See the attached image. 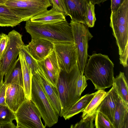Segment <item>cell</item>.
<instances>
[{
	"label": "cell",
	"mask_w": 128,
	"mask_h": 128,
	"mask_svg": "<svg viewBox=\"0 0 128 128\" xmlns=\"http://www.w3.org/2000/svg\"><path fill=\"white\" fill-rule=\"evenodd\" d=\"M60 67L61 70L70 72L77 63V48L74 42L54 44Z\"/></svg>",
	"instance_id": "9c48e42d"
},
{
	"label": "cell",
	"mask_w": 128,
	"mask_h": 128,
	"mask_svg": "<svg viewBox=\"0 0 128 128\" xmlns=\"http://www.w3.org/2000/svg\"><path fill=\"white\" fill-rule=\"evenodd\" d=\"M1 64L0 61V83L3 81V78L4 76V74L2 72L0 69Z\"/></svg>",
	"instance_id": "d590c367"
},
{
	"label": "cell",
	"mask_w": 128,
	"mask_h": 128,
	"mask_svg": "<svg viewBox=\"0 0 128 128\" xmlns=\"http://www.w3.org/2000/svg\"><path fill=\"white\" fill-rule=\"evenodd\" d=\"M66 12L73 21L86 25L88 0H62Z\"/></svg>",
	"instance_id": "30bf717a"
},
{
	"label": "cell",
	"mask_w": 128,
	"mask_h": 128,
	"mask_svg": "<svg viewBox=\"0 0 128 128\" xmlns=\"http://www.w3.org/2000/svg\"><path fill=\"white\" fill-rule=\"evenodd\" d=\"M81 74L78 63L69 72L61 70L56 85L61 106V117L80 98L76 84Z\"/></svg>",
	"instance_id": "3957f363"
},
{
	"label": "cell",
	"mask_w": 128,
	"mask_h": 128,
	"mask_svg": "<svg viewBox=\"0 0 128 128\" xmlns=\"http://www.w3.org/2000/svg\"><path fill=\"white\" fill-rule=\"evenodd\" d=\"M25 28L32 38L43 39L54 44L74 42L72 28L66 20L40 23L26 21Z\"/></svg>",
	"instance_id": "7a4b0ae2"
},
{
	"label": "cell",
	"mask_w": 128,
	"mask_h": 128,
	"mask_svg": "<svg viewBox=\"0 0 128 128\" xmlns=\"http://www.w3.org/2000/svg\"><path fill=\"white\" fill-rule=\"evenodd\" d=\"M96 112L84 118H82L80 121L74 125L72 124L71 128H94L93 122L95 120Z\"/></svg>",
	"instance_id": "4316f807"
},
{
	"label": "cell",
	"mask_w": 128,
	"mask_h": 128,
	"mask_svg": "<svg viewBox=\"0 0 128 128\" xmlns=\"http://www.w3.org/2000/svg\"><path fill=\"white\" fill-rule=\"evenodd\" d=\"M94 126L96 128H115L108 118L101 112L96 110Z\"/></svg>",
	"instance_id": "cb8c5ba5"
},
{
	"label": "cell",
	"mask_w": 128,
	"mask_h": 128,
	"mask_svg": "<svg viewBox=\"0 0 128 128\" xmlns=\"http://www.w3.org/2000/svg\"><path fill=\"white\" fill-rule=\"evenodd\" d=\"M114 66L108 56L94 53L89 56L84 73L92 82L95 90H104L112 86Z\"/></svg>",
	"instance_id": "6da1fadb"
},
{
	"label": "cell",
	"mask_w": 128,
	"mask_h": 128,
	"mask_svg": "<svg viewBox=\"0 0 128 128\" xmlns=\"http://www.w3.org/2000/svg\"><path fill=\"white\" fill-rule=\"evenodd\" d=\"M107 92L103 90H98L97 92L82 112V118L96 112L97 109L106 95Z\"/></svg>",
	"instance_id": "603a6c76"
},
{
	"label": "cell",
	"mask_w": 128,
	"mask_h": 128,
	"mask_svg": "<svg viewBox=\"0 0 128 128\" xmlns=\"http://www.w3.org/2000/svg\"><path fill=\"white\" fill-rule=\"evenodd\" d=\"M31 100L40 112L46 127H50L58 122L59 116L35 74L32 78Z\"/></svg>",
	"instance_id": "277c9868"
},
{
	"label": "cell",
	"mask_w": 128,
	"mask_h": 128,
	"mask_svg": "<svg viewBox=\"0 0 128 128\" xmlns=\"http://www.w3.org/2000/svg\"><path fill=\"white\" fill-rule=\"evenodd\" d=\"M16 126L12 122L0 124V128H16Z\"/></svg>",
	"instance_id": "836d02e7"
},
{
	"label": "cell",
	"mask_w": 128,
	"mask_h": 128,
	"mask_svg": "<svg viewBox=\"0 0 128 128\" xmlns=\"http://www.w3.org/2000/svg\"><path fill=\"white\" fill-rule=\"evenodd\" d=\"M18 55L21 66L25 98L31 100L33 75L26 62L24 53L20 50Z\"/></svg>",
	"instance_id": "2e32d148"
},
{
	"label": "cell",
	"mask_w": 128,
	"mask_h": 128,
	"mask_svg": "<svg viewBox=\"0 0 128 128\" xmlns=\"http://www.w3.org/2000/svg\"><path fill=\"white\" fill-rule=\"evenodd\" d=\"M38 64L39 68L34 74L38 78L52 105L60 116L61 106L57 88L52 84L38 62Z\"/></svg>",
	"instance_id": "8fae6325"
},
{
	"label": "cell",
	"mask_w": 128,
	"mask_h": 128,
	"mask_svg": "<svg viewBox=\"0 0 128 128\" xmlns=\"http://www.w3.org/2000/svg\"><path fill=\"white\" fill-rule=\"evenodd\" d=\"M23 88L17 84H9L6 86L5 102L7 106L15 113L26 99Z\"/></svg>",
	"instance_id": "5bb4252c"
},
{
	"label": "cell",
	"mask_w": 128,
	"mask_h": 128,
	"mask_svg": "<svg viewBox=\"0 0 128 128\" xmlns=\"http://www.w3.org/2000/svg\"><path fill=\"white\" fill-rule=\"evenodd\" d=\"M8 40V35L3 33L1 34L0 38V61L6 49Z\"/></svg>",
	"instance_id": "f546056e"
},
{
	"label": "cell",
	"mask_w": 128,
	"mask_h": 128,
	"mask_svg": "<svg viewBox=\"0 0 128 128\" xmlns=\"http://www.w3.org/2000/svg\"><path fill=\"white\" fill-rule=\"evenodd\" d=\"M113 125L115 128H128V106L119 96L116 105Z\"/></svg>",
	"instance_id": "9a60e30c"
},
{
	"label": "cell",
	"mask_w": 128,
	"mask_h": 128,
	"mask_svg": "<svg viewBox=\"0 0 128 128\" xmlns=\"http://www.w3.org/2000/svg\"><path fill=\"white\" fill-rule=\"evenodd\" d=\"M70 24L72 28L74 43L77 48L78 67L81 74H83L88 56V42L93 36L86 25L72 20Z\"/></svg>",
	"instance_id": "8992f818"
},
{
	"label": "cell",
	"mask_w": 128,
	"mask_h": 128,
	"mask_svg": "<svg viewBox=\"0 0 128 128\" xmlns=\"http://www.w3.org/2000/svg\"><path fill=\"white\" fill-rule=\"evenodd\" d=\"M30 20L32 22L40 23L55 22L66 20L65 15L63 13L52 8L36 15Z\"/></svg>",
	"instance_id": "e0dca14e"
},
{
	"label": "cell",
	"mask_w": 128,
	"mask_h": 128,
	"mask_svg": "<svg viewBox=\"0 0 128 128\" xmlns=\"http://www.w3.org/2000/svg\"><path fill=\"white\" fill-rule=\"evenodd\" d=\"M6 86V84L3 81L0 83V105L7 106L5 102Z\"/></svg>",
	"instance_id": "1f68e13d"
},
{
	"label": "cell",
	"mask_w": 128,
	"mask_h": 128,
	"mask_svg": "<svg viewBox=\"0 0 128 128\" xmlns=\"http://www.w3.org/2000/svg\"><path fill=\"white\" fill-rule=\"evenodd\" d=\"M16 128H45L40 114L30 100L26 99L14 113Z\"/></svg>",
	"instance_id": "52a82bcc"
},
{
	"label": "cell",
	"mask_w": 128,
	"mask_h": 128,
	"mask_svg": "<svg viewBox=\"0 0 128 128\" xmlns=\"http://www.w3.org/2000/svg\"><path fill=\"white\" fill-rule=\"evenodd\" d=\"M24 53L25 59L33 75L39 68L38 61L30 54L27 50L26 45H24L20 48Z\"/></svg>",
	"instance_id": "484cf974"
},
{
	"label": "cell",
	"mask_w": 128,
	"mask_h": 128,
	"mask_svg": "<svg viewBox=\"0 0 128 128\" xmlns=\"http://www.w3.org/2000/svg\"><path fill=\"white\" fill-rule=\"evenodd\" d=\"M16 119L14 113L7 106L0 105V124L12 122Z\"/></svg>",
	"instance_id": "d4e9b609"
},
{
	"label": "cell",
	"mask_w": 128,
	"mask_h": 128,
	"mask_svg": "<svg viewBox=\"0 0 128 128\" xmlns=\"http://www.w3.org/2000/svg\"><path fill=\"white\" fill-rule=\"evenodd\" d=\"M7 0H0V5L5 4Z\"/></svg>",
	"instance_id": "8d00e7d4"
},
{
	"label": "cell",
	"mask_w": 128,
	"mask_h": 128,
	"mask_svg": "<svg viewBox=\"0 0 128 128\" xmlns=\"http://www.w3.org/2000/svg\"><path fill=\"white\" fill-rule=\"evenodd\" d=\"M9 40L1 60L0 69L6 74L16 61L20 52V48L24 45L22 35L14 30L8 34Z\"/></svg>",
	"instance_id": "ba28073f"
},
{
	"label": "cell",
	"mask_w": 128,
	"mask_h": 128,
	"mask_svg": "<svg viewBox=\"0 0 128 128\" xmlns=\"http://www.w3.org/2000/svg\"><path fill=\"white\" fill-rule=\"evenodd\" d=\"M119 96L116 86L113 83L112 88L107 92L96 110L104 114L113 124L114 114Z\"/></svg>",
	"instance_id": "4fadbf2b"
},
{
	"label": "cell",
	"mask_w": 128,
	"mask_h": 128,
	"mask_svg": "<svg viewBox=\"0 0 128 128\" xmlns=\"http://www.w3.org/2000/svg\"><path fill=\"white\" fill-rule=\"evenodd\" d=\"M91 2L94 5L99 4L103 3L107 0H88Z\"/></svg>",
	"instance_id": "e575fe53"
},
{
	"label": "cell",
	"mask_w": 128,
	"mask_h": 128,
	"mask_svg": "<svg viewBox=\"0 0 128 128\" xmlns=\"http://www.w3.org/2000/svg\"><path fill=\"white\" fill-rule=\"evenodd\" d=\"M94 12V5L89 1L87 5L86 25L88 28L93 27L96 19Z\"/></svg>",
	"instance_id": "83f0119b"
},
{
	"label": "cell",
	"mask_w": 128,
	"mask_h": 128,
	"mask_svg": "<svg viewBox=\"0 0 128 128\" xmlns=\"http://www.w3.org/2000/svg\"><path fill=\"white\" fill-rule=\"evenodd\" d=\"M88 80L85 75L81 73L77 80L76 84L77 92L80 96L87 86L86 81Z\"/></svg>",
	"instance_id": "f1b7e54d"
},
{
	"label": "cell",
	"mask_w": 128,
	"mask_h": 128,
	"mask_svg": "<svg viewBox=\"0 0 128 128\" xmlns=\"http://www.w3.org/2000/svg\"><path fill=\"white\" fill-rule=\"evenodd\" d=\"M0 36H1V34H0Z\"/></svg>",
	"instance_id": "74e56055"
},
{
	"label": "cell",
	"mask_w": 128,
	"mask_h": 128,
	"mask_svg": "<svg viewBox=\"0 0 128 128\" xmlns=\"http://www.w3.org/2000/svg\"><path fill=\"white\" fill-rule=\"evenodd\" d=\"M114 83L119 96L128 106V87L126 78L124 72H120L114 78Z\"/></svg>",
	"instance_id": "44dd1931"
},
{
	"label": "cell",
	"mask_w": 128,
	"mask_h": 128,
	"mask_svg": "<svg viewBox=\"0 0 128 128\" xmlns=\"http://www.w3.org/2000/svg\"><path fill=\"white\" fill-rule=\"evenodd\" d=\"M4 82L6 85L15 84L23 88L22 73L19 58L4 75Z\"/></svg>",
	"instance_id": "d6986e66"
},
{
	"label": "cell",
	"mask_w": 128,
	"mask_h": 128,
	"mask_svg": "<svg viewBox=\"0 0 128 128\" xmlns=\"http://www.w3.org/2000/svg\"><path fill=\"white\" fill-rule=\"evenodd\" d=\"M97 92V91L90 94H87L80 98L69 109L63 114L62 116L66 120H69L82 112Z\"/></svg>",
	"instance_id": "ffe728a7"
},
{
	"label": "cell",
	"mask_w": 128,
	"mask_h": 128,
	"mask_svg": "<svg viewBox=\"0 0 128 128\" xmlns=\"http://www.w3.org/2000/svg\"><path fill=\"white\" fill-rule=\"evenodd\" d=\"M39 62L52 74L58 80L61 69L54 49L46 58Z\"/></svg>",
	"instance_id": "7402d4cb"
},
{
	"label": "cell",
	"mask_w": 128,
	"mask_h": 128,
	"mask_svg": "<svg viewBox=\"0 0 128 128\" xmlns=\"http://www.w3.org/2000/svg\"><path fill=\"white\" fill-rule=\"evenodd\" d=\"M111 14L114 13L122 5L124 0H110Z\"/></svg>",
	"instance_id": "d6a6232c"
},
{
	"label": "cell",
	"mask_w": 128,
	"mask_h": 128,
	"mask_svg": "<svg viewBox=\"0 0 128 128\" xmlns=\"http://www.w3.org/2000/svg\"><path fill=\"white\" fill-rule=\"evenodd\" d=\"M22 21L20 17L4 4L0 5V26L13 27Z\"/></svg>",
	"instance_id": "ac0fdd59"
},
{
	"label": "cell",
	"mask_w": 128,
	"mask_h": 128,
	"mask_svg": "<svg viewBox=\"0 0 128 128\" xmlns=\"http://www.w3.org/2000/svg\"><path fill=\"white\" fill-rule=\"evenodd\" d=\"M52 5V8L59 12L63 13L65 15L66 12L63 2L62 0H50Z\"/></svg>",
	"instance_id": "4dcf8cb0"
},
{
	"label": "cell",
	"mask_w": 128,
	"mask_h": 128,
	"mask_svg": "<svg viewBox=\"0 0 128 128\" xmlns=\"http://www.w3.org/2000/svg\"><path fill=\"white\" fill-rule=\"evenodd\" d=\"M26 46L30 54L39 62L44 59L54 49V43L41 38H32L31 41Z\"/></svg>",
	"instance_id": "7c38bea8"
},
{
	"label": "cell",
	"mask_w": 128,
	"mask_h": 128,
	"mask_svg": "<svg viewBox=\"0 0 128 128\" xmlns=\"http://www.w3.org/2000/svg\"><path fill=\"white\" fill-rule=\"evenodd\" d=\"M4 4L23 21L30 20L52 6L50 0H7Z\"/></svg>",
	"instance_id": "5b68a950"
}]
</instances>
